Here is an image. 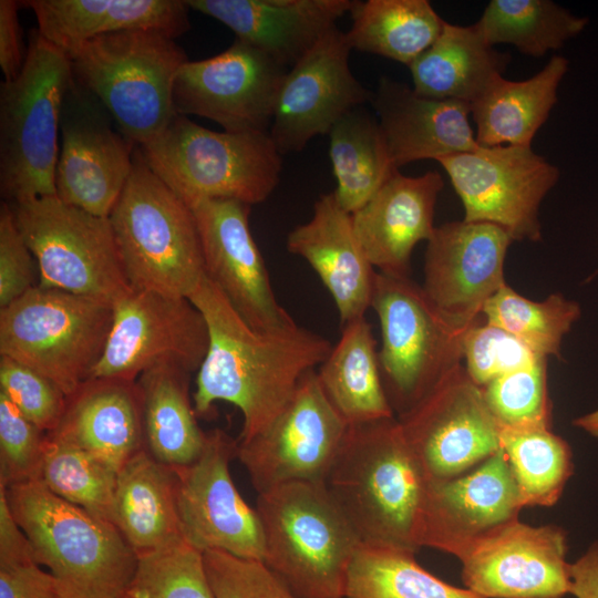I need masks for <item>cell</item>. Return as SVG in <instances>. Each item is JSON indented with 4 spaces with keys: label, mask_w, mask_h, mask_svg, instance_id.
I'll use <instances>...</instances> for the list:
<instances>
[{
    "label": "cell",
    "mask_w": 598,
    "mask_h": 598,
    "mask_svg": "<svg viewBox=\"0 0 598 598\" xmlns=\"http://www.w3.org/2000/svg\"><path fill=\"white\" fill-rule=\"evenodd\" d=\"M188 299L204 316L209 334L193 394L196 415H209L215 402L231 403L243 414L238 441L250 440L277 419L302 377L326 360L332 344L298 324L255 330L206 276Z\"/></svg>",
    "instance_id": "6da1fadb"
},
{
    "label": "cell",
    "mask_w": 598,
    "mask_h": 598,
    "mask_svg": "<svg viewBox=\"0 0 598 598\" xmlns=\"http://www.w3.org/2000/svg\"><path fill=\"white\" fill-rule=\"evenodd\" d=\"M427 483L395 417L349 425L324 482L362 545L414 553Z\"/></svg>",
    "instance_id": "7a4b0ae2"
},
{
    "label": "cell",
    "mask_w": 598,
    "mask_h": 598,
    "mask_svg": "<svg viewBox=\"0 0 598 598\" xmlns=\"http://www.w3.org/2000/svg\"><path fill=\"white\" fill-rule=\"evenodd\" d=\"M4 489L34 560L49 568L61 598L127 596L138 555L113 523L62 499L39 480Z\"/></svg>",
    "instance_id": "3957f363"
},
{
    "label": "cell",
    "mask_w": 598,
    "mask_h": 598,
    "mask_svg": "<svg viewBox=\"0 0 598 598\" xmlns=\"http://www.w3.org/2000/svg\"><path fill=\"white\" fill-rule=\"evenodd\" d=\"M264 559L298 598H344L362 545L324 483L293 482L259 493Z\"/></svg>",
    "instance_id": "277c9868"
},
{
    "label": "cell",
    "mask_w": 598,
    "mask_h": 598,
    "mask_svg": "<svg viewBox=\"0 0 598 598\" xmlns=\"http://www.w3.org/2000/svg\"><path fill=\"white\" fill-rule=\"evenodd\" d=\"M71 60L38 29L19 75L0 85V192L13 204L56 196L58 136Z\"/></svg>",
    "instance_id": "5b68a950"
},
{
    "label": "cell",
    "mask_w": 598,
    "mask_h": 598,
    "mask_svg": "<svg viewBox=\"0 0 598 598\" xmlns=\"http://www.w3.org/2000/svg\"><path fill=\"white\" fill-rule=\"evenodd\" d=\"M68 55L74 81L103 104L135 146L154 140L176 115L174 81L188 59L171 35L125 30L93 38Z\"/></svg>",
    "instance_id": "8992f818"
},
{
    "label": "cell",
    "mask_w": 598,
    "mask_h": 598,
    "mask_svg": "<svg viewBox=\"0 0 598 598\" xmlns=\"http://www.w3.org/2000/svg\"><path fill=\"white\" fill-rule=\"evenodd\" d=\"M109 220L132 289L188 298L206 276L193 209L147 166L138 147Z\"/></svg>",
    "instance_id": "52a82bcc"
},
{
    "label": "cell",
    "mask_w": 598,
    "mask_h": 598,
    "mask_svg": "<svg viewBox=\"0 0 598 598\" xmlns=\"http://www.w3.org/2000/svg\"><path fill=\"white\" fill-rule=\"evenodd\" d=\"M137 147L147 166L190 208L212 199L260 204L277 187L282 168L269 132H215L179 114Z\"/></svg>",
    "instance_id": "ba28073f"
},
{
    "label": "cell",
    "mask_w": 598,
    "mask_h": 598,
    "mask_svg": "<svg viewBox=\"0 0 598 598\" xmlns=\"http://www.w3.org/2000/svg\"><path fill=\"white\" fill-rule=\"evenodd\" d=\"M113 305L35 286L0 308V355L35 370L71 395L99 363Z\"/></svg>",
    "instance_id": "9c48e42d"
},
{
    "label": "cell",
    "mask_w": 598,
    "mask_h": 598,
    "mask_svg": "<svg viewBox=\"0 0 598 598\" xmlns=\"http://www.w3.org/2000/svg\"><path fill=\"white\" fill-rule=\"evenodd\" d=\"M10 206L37 261L39 286L111 305L132 290L109 218L64 204L56 196Z\"/></svg>",
    "instance_id": "30bf717a"
},
{
    "label": "cell",
    "mask_w": 598,
    "mask_h": 598,
    "mask_svg": "<svg viewBox=\"0 0 598 598\" xmlns=\"http://www.w3.org/2000/svg\"><path fill=\"white\" fill-rule=\"evenodd\" d=\"M381 329L383 385L399 415L463 359V333L450 328L410 277L377 274L371 302Z\"/></svg>",
    "instance_id": "8fae6325"
},
{
    "label": "cell",
    "mask_w": 598,
    "mask_h": 598,
    "mask_svg": "<svg viewBox=\"0 0 598 598\" xmlns=\"http://www.w3.org/2000/svg\"><path fill=\"white\" fill-rule=\"evenodd\" d=\"M437 162L462 200L465 221L496 225L512 240L542 239L539 206L560 173L532 147L478 146Z\"/></svg>",
    "instance_id": "7c38bea8"
},
{
    "label": "cell",
    "mask_w": 598,
    "mask_h": 598,
    "mask_svg": "<svg viewBox=\"0 0 598 598\" xmlns=\"http://www.w3.org/2000/svg\"><path fill=\"white\" fill-rule=\"evenodd\" d=\"M398 421L429 481L460 476L501 448L499 426L483 389L462 363L445 372Z\"/></svg>",
    "instance_id": "4fadbf2b"
},
{
    "label": "cell",
    "mask_w": 598,
    "mask_h": 598,
    "mask_svg": "<svg viewBox=\"0 0 598 598\" xmlns=\"http://www.w3.org/2000/svg\"><path fill=\"white\" fill-rule=\"evenodd\" d=\"M208 344L204 316L187 297L132 289L113 305L111 331L91 378L136 381L157 365L197 372Z\"/></svg>",
    "instance_id": "5bb4252c"
},
{
    "label": "cell",
    "mask_w": 598,
    "mask_h": 598,
    "mask_svg": "<svg viewBox=\"0 0 598 598\" xmlns=\"http://www.w3.org/2000/svg\"><path fill=\"white\" fill-rule=\"evenodd\" d=\"M348 427L311 370L265 431L237 440V458L258 494L293 482L324 483Z\"/></svg>",
    "instance_id": "9a60e30c"
},
{
    "label": "cell",
    "mask_w": 598,
    "mask_h": 598,
    "mask_svg": "<svg viewBox=\"0 0 598 598\" xmlns=\"http://www.w3.org/2000/svg\"><path fill=\"white\" fill-rule=\"evenodd\" d=\"M289 69L235 39L221 53L187 61L173 86L176 114L206 117L225 132H268Z\"/></svg>",
    "instance_id": "2e32d148"
},
{
    "label": "cell",
    "mask_w": 598,
    "mask_h": 598,
    "mask_svg": "<svg viewBox=\"0 0 598 598\" xmlns=\"http://www.w3.org/2000/svg\"><path fill=\"white\" fill-rule=\"evenodd\" d=\"M234 458L237 440L214 429L206 433L204 448L194 462L174 467L181 534L202 553L220 550L262 561L260 519L233 482L229 465Z\"/></svg>",
    "instance_id": "e0dca14e"
},
{
    "label": "cell",
    "mask_w": 598,
    "mask_h": 598,
    "mask_svg": "<svg viewBox=\"0 0 598 598\" xmlns=\"http://www.w3.org/2000/svg\"><path fill=\"white\" fill-rule=\"evenodd\" d=\"M112 123L103 104L73 79L61 114L55 194L64 204L106 218L131 175L135 146Z\"/></svg>",
    "instance_id": "ac0fdd59"
},
{
    "label": "cell",
    "mask_w": 598,
    "mask_h": 598,
    "mask_svg": "<svg viewBox=\"0 0 598 598\" xmlns=\"http://www.w3.org/2000/svg\"><path fill=\"white\" fill-rule=\"evenodd\" d=\"M512 238L489 223L435 226L426 241L422 290L442 320L465 333L486 302L506 285L505 257Z\"/></svg>",
    "instance_id": "d6986e66"
},
{
    "label": "cell",
    "mask_w": 598,
    "mask_h": 598,
    "mask_svg": "<svg viewBox=\"0 0 598 598\" xmlns=\"http://www.w3.org/2000/svg\"><path fill=\"white\" fill-rule=\"evenodd\" d=\"M566 532L514 519L458 554L465 587L483 598H563L570 594Z\"/></svg>",
    "instance_id": "ffe728a7"
},
{
    "label": "cell",
    "mask_w": 598,
    "mask_h": 598,
    "mask_svg": "<svg viewBox=\"0 0 598 598\" xmlns=\"http://www.w3.org/2000/svg\"><path fill=\"white\" fill-rule=\"evenodd\" d=\"M347 32L329 30L293 66L280 85L269 134L281 155L300 152L329 134L348 112L371 100L349 66Z\"/></svg>",
    "instance_id": "44dd1931"
},
{
    "label": "cell",
    "mask_w": 598,
    "mask_h": 598,
    "mask_svg": "<svg viewBox=\"0 0 598 598\" xmlns=\"http://www.w3.org/2000/svg\"><path fill=\"white\" fill-rule=\"evenodd\" d=\"M251 206L238 200H204L192 207L206 277L255 330L279 331L297 323L277 301L264 257L249 228Z\"/></svg>",
    "instance_id": "7402d4cb"
},
{
    "label": "cell",
    "mask_w": 598,
    "mask_h": 598,
    "mask_svg": "<svg viewBox=\"0 0 598 598\" xmlns=\"http://www.w3.org/2000/svg\"><path fill=\"white\" fill-rule=\"evenodd\" d=\"M523 507L507 456L499 448L465 475L429 481L415 544L456 557L472 540L517 519Z\"/></svg>",
    "instance_id": "603a6c76"
},
{
    "label": "cell",
    "mask_w": 598,
    "mask_h": 598,
    "mask_svg": "<svg viewBox=\"0 0 598 598\" xmlns=\"http://www.w3.org/2000/svg\"><path fill=\"white\" fill-rule=\"evenodd\" d=\"M443 186L435 171L411 177L398 169L351 214L361 248L378 272L409 277L413 249L434 231L435 204Z\"/></svg>",
    "instance_id": "cb8c5ba5"
},
{
    "label": "cell",
    "mask_w": 598,
    "mask_h": 598,
    "mask_svg": "<svg viewBox=\"0 0 598 598\" xmlns=\"http://www.w3.org/2000/svg\"><path fill=\"white\" fill-rule=\"evenodd\" d=\"M370 103L396 169L480 146L468 120L471 105L464 102L421 96L406 84L383 76L371 92Z\"/></svg>",
    "instance_id": "d4e9b609"
},
{
    "label": "cell",
    "mask_w": 598,
    "mask_h": 598,
    "mask_svg": "<svg viewBox=\"0 0 598 598\" xmlns=\"http://www.w3.org/2000/svg\"><path fill=\"white\" fill-rule=\"evenodd\" d=\"M290 69L347 12L353 0H185Z\"/></svg>",
    "instance_id": "484cf974"
},
{
    "label": "cell",
    "mask_w": 598,
    "mask_h": 598,
    "mask_svg": "<svg viewBox=\"0 0 598 598\" xmlns=\"http://www.w3.org/2000/svg\"><path fill=\"white\" fill-rule=\"evenodd\" d=\"M286 247L318 275L334 301L341 326L364 317L378 271L361 248L351 214L340 207L333 193L316 200L311 218L288 234Z\"/></svg>",
    "instance_id": "4316f807"
},
{
    "label": "cell",
    "mask_w": 598,
    "mask_h": 598,
    "mask_svg": "<svg viewBox=\"0 0 598 598\" xmlns=\"http://www.w3.org/2000/svg\"><path fill=\"white\" fill-rule=\"evenodd\" d=\"M50 437L84 450L116 471L145 450L136 381L91 378L68 396Z\"/></svg>",
    "instance_id": "83f0119b"
},
{
    "label": "cell",
    "mask_w": 598,
    "mask_h": 598,
    "mask_svg": "<svg viewBox=\"0 0 598 598\" xmlns=\"http://www.w3.org/2000/svg\"><path fill=\"white\" fill-rule=\"evenodd\" d=\"M39 32L66 54L84 42L125 30L147 29L176 39L190 28L183 0H31Z\"/></svg>",
    "instance_id": "f1b7e54d"
},
{
    "label": "cell",
    "mask_w": 598,
    "mask_h": 598,
    "mask_svg": "<svg viewBox=\"0 0 598 598\" xmlns=\"http://www.w3.org/2000/svg\"><path fill=\"white\" fill-rule=\"evenodd\" d=\"M177 488L176 470L155 460L146 450L118 471L113 524L137 555L182 537Z\"/></svg>",
    "instance_id": "f546056e"
},
{
    "label": "cell",
    "mask_w": 598,
    "mask_h": 598,
    "mask_svg": "<svg viewBox=\"0 0 598 598\" xmlns=\"http://www.w3.org/2000/svg\"><path fill=\"white\" fill-rule=\"evenodd\" d=\"M511 55L498 52L468 27L444 22L434 43L410 66L416 94L472 105L498 78Z\"/></svg>",
    "instance_id": "4dcf8cb0"
},
{
    "label": "cell",
    "mask_w": 598,
    "mask_h": 598,
    "mask_svg": "<svg viewBox=\"0 0 598 598\" xmlns=\"http://www.w3.org/2000/svg\"><path fill=\"white\" fill-rule=\"evenodd\" d=\"M567 71L568 60L554 55L527 80L496 79L471 105L477 144L530 147L557 103V91Z\"/></svg>",
    "instance_id": "1f68e13d"
},
{
    "label": "cell",
    "mask_w": 598,
    "mask_h": 598,
    "mask_svg": "<svg viewBox=\"0 0 598 598\" xmlns=\"http://www.w3.org/2000/svg\"><path fill=\"white\" fill-rule=\"evenodd\" d=\"M318 368L322 391L348 425L394 417L365 317L342 326L339 341Z\"/></svg>",
    "instance_id": "d6a6232c"
},
{
    "label": "cell",
    "mask_w": 598,
    "mask_h": 598,
    "mask_svg": "<svg viewBox=\"0 0 598 598\" xmlns=\"http://www.w3.org/2000/svg\"><path fill=\"white\" fill-rule=\"evenodd\" d=\"M189 375L174 365H157L136 380L145 450L172 467L194 462L206 441L189 395Z\"/></svg>",
    "instance_id": "836d02e7"
},
{
    "label": "cell",
    "mask_w": 598,
    "mask_h": 598,
    "mask_svg": "<svg viewBox=\"0 0 598 598\" xmlns=\"http://www.w3.org/2000/svg\"><path fill=\"white\" fill-rule=\"evenodd\" d=\"M352 50L410 66L439 38L444 20L427 0L353 1Z\"/></svg>",
    "instance_id": "e575fe53"
},
{
    "label": "cell",
    "mask_w": 598,
    "mask_h": 598,
    "mask_svg": "<svg viewBox=\"0 0 598 598\" xmlns=\"http://www.w3.org/2000/svg\"><path fill=\"white\" fill-rule=\"evenodd\" d=\"M333 195L349 214L364 206L398 171L378 120L362 106L344 114L329 132Z\"/></svg>",
    "instance_id": "d590c367"
},
{
    "label": "cell",
    "mask_w": 598,
    "mask_h": 598,
    "mask_svg": "<svg viewBox=\"0 0 598 598\" xmlns=\"http://www.w3.org/2000/svg\"><path fill=\"white\" fill-rule=\"evenodd\" d=\"M587 24L550 0H492L474 23L489 45L512 44L534 58L560 49Z\"/></svg>",
    "instance_id": "8d00e7d4"
},
{
    "label": "cell",
    "mask_w": 598,
    "mask_h": 598,
    "mask_svg": "<svg viewBox=\"0 0 598 598\" xmlns=\"http://www.w3.org/2000/svg\"><path fill=\"white\" fill-rule=\"evenodd\" d=\"M414 555L396 547L361 545L348 570L344 598H483L439 579Z\"/></svg>",
    "instance_id": "74e56055"
},
{
    "label": "cell",
    "mask_w": 598,
    "mask_h": 598,
    "mask_svg": "<svg viewBox=\"0 0 598 598\" xmlns=\"http://www.w3.org/2000/svg\"><path fill=\"white\" fill-rule=\"evenodd\" d=\"M499 442L523 505H554L573 474L568 443L549 426L499 427Z\"/></svg>",
    "instance_id": "f35d334b"
},
{
    "label": "cell",
    "mask_w": 598,
    "mask_h": 598,
    "mask_svg": "<svg viewBox=\"0 0 598 598\" xmlns=\"http://www.w3.org/2000/svg\"><path fill=\"white\" fill-rule=\"evenodd\" d=\"M580 315L579 303L559 292L533 301L507 283L486 302L482 312L486 322L509 332L544 358L560 357L563 338Z\"/></svg>",
    "instance_id": "ab89813d"
},
{
    "label": "cell",
    "mask_w": 598,
    "mask_h": 598,
    "mask_svg": "<svg viewBox=\"0 0 598 598\" xmlns=\"http://www.w3.org/2000/svg\"><path fill=\"white\" fill-rule=\"evenodd\" d=\"M117 474L93 454L47 434L39 481L62 499L113 523Z\"/></svg>",
    "instance_id": "60d3db41"
},
{
    "label": "cell",
    "mask_w": 598,
    "mask_h": 598,
    "mask_svg": "<svg viewBox=\"0 0 598 598\" xmlns=\"http://www.w3.org/2000/svg\"><path fill=\"white\" fill-rule=\"evenodd\" d=\"M131 598H215L203 553L183 537L138 554Z\"/></svg>",
    "instance_id": "b9f144b4"
},
{
    "label": "cell",
    "mask_w": 598,
    "mask_h": 598,
    "mask_svg": "<svg viewBox=\"0 0 598 598\" xmlns=\"http://www.w3.org/2000/svg\"><path fill=\"white\" fill-rule=\"evenodd\" d=\"M482 389L499 427L550 426L547 358L498 377Z\"/></svg>",
    "instance_id": "7bdbcfd3"
},
{
    "label": "cell",
    "mask_w": 598,
    "mask_h": 598,
    "mask_svg": "<svg viewBox=\"0 0 598 598\" xmlns=\"http://www.w3.org/2000/svg\"><path fill=\"white\" fill-rule=\"evenodd\" d=\"M538 358L524 342L486 322L483 316L463 337L465 370L481 388L498 377L532 364Z\"/></svg>",
    "instance_id": "ee69618b"
},
{
    "label": "cell",
    "mask_w": 598,
    "mask_h": 598,
    "mask_svg": "<svg viewBox=\"0 0 598 598\" xmlns=\"http://www.w3.org/2000/svg\"><path fill=\"white\" fill-rule=\"evenodd\" d=\"M0 392L45 433L58 427L68 401L53 381L6 355H0Z\"/></svg>",
    "instance_id": "f6af8a7d"
},
{
    "label": "cell",
    "mask_w": 598,
    "mask_h": 598,
    "mask_svg": "<svg viewBox=\"0 0 598 598\" xmlns=\"http://www.w3.org/2000/svg\"><path fill=\"white\" fill-rule=\"evenodd\" d=\"M47 433L0 392V485L40 478Z\"/></svg>",
    "instance_id": "bcb514c9"
},
{
    "label": "cell",
    "mask_w": 598,
    "mask_h": 598,
    "mask_svg": "<svg viewBox=\"0 0 598 598\" xmlns=\"http://www.w3.org/2000/svg\"><path fill=\"white\" fill-rule=\"evenodd\" d=\"M203 556L215 598H298L261 560L220 550Z\"/></svg>",
    "instance_id": "7dc6e473"
},
{
    "label": "cell",
    "mask_w": 598,
    "mask_h": 598,
    "mask_svg": "<svg viewBox=\"0 0 598 598\" xmlns=\"http://www.w3.org/2000/svg\"><path fill=\"white\" fill-rule=\"evenodd\" d=\"M37 261L22 237L12 208L2 200L0 205V308L38 286Z\"/></svg>",
    "instance_id": "c3c4849f"
},
{
    "label": "cell",
    "mask_w": 598,
    "mask_h": 598,
    "mask_svg": "<svg viewBox=\"0 0 598 598\" xmlns=\"http://www.w3.org/2000/svg\"><path fill=\"white\" fill-rule=\"evenodd\" d=\"M34 559L0 564V598H61L53 576Z\"/></svg>",
    "instance_id": "681fc988"
},
{
    "label": "cell",
    "mask_w": 598,
    "mask_h": 598,
    "mask_svg": "<svg viewBox=\"0 0 598 598\" xmlns=\"http://www.w3.org/2000/svg\"><path fill=\"white\" fill-rule=\"evenodd\" d=\"M18 1L0 0V66L4 81L14 80L22 70V54L18 21Z\"/></svg>",
    "instance_id": "f907efd6"
},
{
    "label": "cell",
    "mask_w": 598,
    "mask_h": 598,
    "mask_svg": "<svg viewBox=\"0 0 598 598\" xmlns=\"http://www.w3.org/2000/svg\"><path fill=\"white\" fill-rule=\"evenodd\" d=\"M34 559L28 537L17 523L6 489L0 486V564Z\"/></svg>",
    "instance_id": "816d5d0a"
},
{
    "label": "cell",
    "mask_w": 598,
    "mask_h": 598,
    "mask_svg": "<svg viewBox=\"0 0 598 598\" xmlns=\"http://www.w3.org/2000/svg\"><path fill=\"white\" fill-rule=\"evenodd\" d=\"M570 595L576 598H598V540L570 564Z\"/></svg>",
    "instance_id": "f5cc1de1"
},
{
    "label": "cell",
    "mask_w": 598,
    "mask_h": 598,
    "mask_svg": "<svg viewBox=\"0 0 598 598\" xmlns=\"http://www.w3.org/2000/svg\"><path fill=\"white\" fill-rule=\"evenodd\" d=\"M574 425L598 437V410L576 419Z\"/></svg>",
    "instance_id": "db71d44e"
},
{
    "label": "cell",
    "mask_w": 598,
    "mask_h": 598,
    "mask_svg": "<svg viewBox=\"0 0 598 598\" xmlns=\"http://www.w3.org/2000/svg\"><path fill=\"white\" fill-rule=\"evenodd\" d=\"M597 275H598V268L594 274H591V276L587 280H590V279L595 278Z\"/></svg>",
    "instance_id": "11a10c76"
},
{
    "label": "cell",
    "mask_w": 598,
    "mask_h": 598,
    "mask_svg": "<svg viewBox=\"0 0 598 598\" xmlns=\"http://www.w3.org/2000/svg\"><path fill=\"white\" fill-rule=\"evenodd\" d=\"M124 598H131V597H130V596L127 595V596H126V597H124Z\"/></svg>",
    "instance_id": "9f6ffc18"
}]
</instances>
